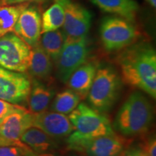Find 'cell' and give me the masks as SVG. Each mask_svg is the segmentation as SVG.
Segmentation results:
<instances>
[{
    "mask_svg": "<svg viewBox=\"0 0 156 156\" xmlns=\"http://www.w3.org/2000/svg\"><path fill=\"white\" fill-rule=\"evenodd\" d=\"M90 46L87 36L73 38L66 36L61 53L56 60L57 77L66 83L72 73L87 62Z\"/></svg>",
    "mask_w": 156,
    "mask_h": 156,
    "instance_id": "cell-6",
    "label": "cell"
},
{
    "mask_svg": "<svg viewBox=\"0 0 156 156\" xmlns=\"http://www.w3.org/2000/svg\"><path fill=\"white\" fill-rule=\"evenodd\" d=\"M140 33L134 23L119 16H107L101 20L100 37L107 51L124 49L133 44Z\"/></svg>",
    "mask_w": 156,
    "mask_h": 156,
    "instance_id": "cell-5",
    "label": "cell"
},
{
    "mask_svg": "<svg viewBox=\"0 0 156 156\" xmlns=\"http://www.w3.org/2000/svg\"><path fill=\"white\" fill-rule=\"evenodd\" d=\"M38 156H61L57 153H54L51 152H47V153H44L41 154H37Z\"/></svg>",
    "mask_w": 156,
    "mask_h": 156,
    "instance_id": "cell-29",
    "label": "cell"
},
{
    "mask_svg": "<svg viewBox=\"0 0 156 156\" xmlns=\"http://www.w3.org/2000/svg\"><path fill=\"white\" fill-rule=\"evenodd\" d=\"M73 156H79V155H73Z\"/></svg>",
    "mask_w": 156,
    "mask_h": 156,
    "instance_id": "cell-32",
    "label": "cell"
},
{
    "mask_svg": "<svg viewBox=\"0 0 156 156\" xmlns=\"http://www.w3.org/2000/svg\"><path fill=\"white\" fill-rule=\"evenodd\" d=\"M33 126L40 129L56 140L67 137L74 130L68 116L47 110L33 113Z\"/></svg>",
    "mask_w": 156,
    "mask_h": 156,
    "instance_id": "cell-11",
    "label": "cell"
},
{
    "mask_svg": "<svg viewBox=\"0 0 156 156\" xmlns=\"http://www.w3.org/2000/svg\"><path fill=\"white\" fill-rule=\"evenodd\" d=\"M31 78V87L28 104L31 113H39L47 110L53 100L56 91L53 87L45 85L38 80Z\"/></svg>",
    "mask_w": 156,
    "mask_h": 156,
    "instance_id": "cell-15",
    "label": "cell"
},
{
    "mask_svg": "<svg viewBox=\"0 0 156 156\" xmlns=\"http://www.w3.org/2000/svg\"><path fill=\"white\" fill-rule=\"evenodd\" d=\"M28 5L29 3H23L15 6L0 7V38L12 32L21 12Z\"/></svg>",
    "mask_w": 156,
    "mask_h": 156,
    "instance_id": "cell-22",
    "label": "cell"
},
{
    "mask_svg": "<svg viewBox=\"0 0 156 156\" xmlns=\"http://www.w3.org/2000/svg\"><path fill=\"white\" fill-rule=\"evenodd\" d=\"M122 80L112 66L98 67L87 98L90 106L101 113L108 112L118 101Z\"/></svg>",
    "mask_w": 156,
    "mask_h": 156,
    "instance_id": "cell-4",
    "label": "cell"
},
{
    "mask_svg": "<svg viewBox=\"0 0 156 156\" xmlns=\"http://www.w3.org/2000/svg\"><path fill=\"white\" fill-rule=\"evenodd\" d=\"M31 78L25 73H17L0 67V99L22 106L28 103Z\"/></svg>",
    "mask_w": 156,
    "mask_h": 156,
    "instance_id": "cell-8",
    "label": "cell"
},
{
    "mask_svg": "<svg viewBox=\"0 0 156 156\" xmlns=\"http://www.w3.org/2000/svg\"><path fill=\"white\" fill-rule=\"evenodd\" d=\"M66 35L63 30L48 31L41 35L40 44L51 60L56 62L63 48Z\"/></svg>",
    "mask_w": 156,
    "mask_h": 156,
    "instance_id": "cell-19",
    "label": "cell"
},
{
    "mask_svg": "<svg viewBox=\"0 0 156 156\" xmlns=\"http://www.w3.org/2000/svg\"><path fill=\"white\" fill-rule=\"evenodd\" d=\"M53 69L52 60L43 49L40 42L31 48L28 71L31 77L41 81L48 79Z\"/></svg>",
    "mask_w": 156,
    "mask_h": 156,
    "instance_id": "cell-16",
    "label": "cell"
},
{
    "mask_svg": "<svg viewBox=\"0 0 156 156\" xmlns=\"http://www.w3.org/2000/svg\"><path fill=\"white\" fill-rule=\"evenodd\" d=\"M153 120L151 103L141 92L135 91L123 103L112 127L125 136L141 135L150 129Z\"/></svg>",
    "mask_w": 156,
    "mask_h": 156,
    "instance_id": "cell-3",
    "label": "cell"
},
{
    "mask_svg": "<svg viewBox=\"0 0 156 156\" xmlns=\"http://www.w3.org/2000/svg\"><path fill=\"white\" fill-rule=\"evenodd\" d=\"M64 22V7L58 2L55 1L41 16V34L59 29Z\"/></svg>",
    "mask_w": 156,
    "mask_h": 156,
    "instance_id": "cell-21",
    "label": "cell"
},
{
    "mask_svg": "<svg viewBox=\"0 0 156 156\" xmlns=\"http://www.w3.org/2000/svg\"><path fill=\"white\" fill-rule=\"evenodd\" d=\"M122 81L156 98V53L147 43L133 44L118 58Z\"/></svg>",
    "mask_w": 156,
    "mask_h": 156,
    "instance_id": "cell-1",
    "label": "cell"
},
{
    "mask_svg": "<svg viewBox=\"0 0 156 156\" xmlns=\"http://www.w3.org/2000/svg\"><path fill=\"white\" fill-rule=\"evenodd\" d=\"M63 6V31L66 36L79 38L87 36L90 28L92 15L89 10L73 0H55Z\"/></svg>",
    "mask_w": 156,
    "mask_h": 156,
    "instance_id": "cell-9",
    "label": "cell"
},
{
    "mask_svg": "<svg viewBox=\"0 0 156 156\" xmlns=\"http://www.w3.org/2000/svg\"><path fill=\"white\" fill-rule=\"evenodd\" d=\"M81 98L71 89H66L54 95L50 110L63 114H69L77 108Z\"/></svg>",
    "mask_w": 156,
    "mask_h": 156,
    "instance_id": "cell-20",
    "label": "cell"
},
{
    "mask_svg": "<svg viewBox=\"0 0 156 156\" xmlns=\"http://www.w3.org/2000/svg\"><path fill=\"white\" fill-rule=\"evenodd\" d=\"M98 66L95 62H86L72 73L67 82L68 87L80 97L86 98L92 85Z\"/></svg>",
    "mask_w": 156,
    "mask_h": 156,
    "instance_id": "cell-14",
    "label": "cell"
},
{
    "mask_svg": "<svg viewBox=\"0 0 156 156\" xmlns=\"http://www.w3.org/2000/svg\"><path fill=\"white\" fill-rule=\"evenodd\" d=\"M25 108L22 106L12 104L0 99V124L10 114L19 111H22Z\"/></svg>",
    "mask_w": 156,
    "mask_h": 156,
    "instance_id": "cell-23",
    "label": "cell"
},
{
    "mask_svg": "<svg viewBox=\"0 0 156 156\" xmlns=\"http://www.w3.org/2000/svg\"><path fill=\"white\" fill-rule=\"evenodd\" d=\"M140 147L147 156H156V140L155 135H152L146 139Z\"/></svg>",
    "mask_w": 156,
    "mask_h": 156,
    "instance_id": "cell-25",
    "label": "cell"
},
{
    "mask_svg": "<svg viewBox=\"0 0 156 156\" xmlns=\"http://www.w3.org/2000/svg\"><path fill=\"white\" fill-rule=\"evenodd\" d=\"M23 156H38L36 153H35L33 151H28L27 153H25Z\"/></svg>",
    "mask_w": 156,
    "mask_h": 156,
    "instance_id": "cell-30",
    "label": "cell"
},
{
    "mask_svg": "<svg viewBox=\"0 0 156 156\" xmlns=\"http://www.w3.org/2000/svg\"><path fill=\"white\" fill-rule=\"evenodd\" d=\"M30 151L32 150L19 146H0V156H23Z\"/></svg>",
    "mask_w": 156,
    "mask_h": 156,
    "instance_id": "cell-24",
    "label": "cell"
},
{
    "mask_svg": "<svg viewBox=\"0 0 156 156\" xmlns=\"http://www.w3.org/2000/svg\"><path fill=\"white\" fill-rule=\"evenodd\" d=\"M12 32L30 48L38 44L41 35V15L38 7H25L19 15Z\"/></svg>",
    "mask_w": 156,
    "mask_h": 156,
    "instance_id": "cell-10",
    "label": "cell"
},
{
    "mask_svg": "<svg viewBox=\"0 0 156 156\" xmlns=\"http://www.w3.org/2000/svg\"><path fill=\"white\" fill-rule=\"evenodd\" d=\"M31 48L10 32L0 38V67L17 73L28 69Z\"/></svg>",
    "mask_w": 156,
    "mask_h": 156,
    "instance_id": "cell-7",
    "label": "cell"
},
{
    "mask_svg": "<svg viewBox=\"0 0 156 156\" xmlns=\"http://www.w3.org/2000/svg\"><path fill=\"white\" fill-rule=\"evenodd\" d=\"M9 145L17 146L15 143H13V142L8 141V140L4 139L3 137L0 136V146H9Z\"/></svg>",
    "mask_w": 156,
    "mask_h": 156,
    "instance_id": "cell-28",
    "label": "cell"
},
{
    "mask_svg": "<svg viewBox=\"0 0 156 156\" xmlns=\"http://www.w3.org/2000/svg\"><path fill=\"white\" fill-rule=\"evenodd\" d=\"M46 0H0V5L2 6H8L11 5H16V4H23V3H29L33 2H45Z\"/></svg>",
    "mask_w": 156,
    "mask_h": 156,
    "instance_id": "cell-27",
    "label": "cell"
},
{
    "mask_svg": "<svg viewBox=\"0 0 156 156\" xmlns=\"http://www.w3.org/2000/svg\"><path fill=\"white\" fill-rule=\"evenodd\" d=\"M125 148V140L114 133L84 142L76 151L86 156H119Z\"/></svg>",
    "mask_w": 156,
    "mask_h": 156,
    "instance_id": "cell-13",
    "label": "cell"
},
{
    "mask_svg": "<svg viewBox=\"0 0 156 156\" xmlns=\"http://www.w3.org/2000/svg\"><path fill=\"white\" fill-rule=\"evenodd\" d=\"M31 126H33V113L25 108L10 114L0 124V136L19 147L30 149L20 141V136Z\"/></svg>",
    "mask_w": 156,
    "mask_h": 156,
    "instance_id": "cell-12",
    "label": "cell"
},
{
    "mask_svg": "<svg viewBox=\"0 0 156 156\" xmlns=\"http://www.w3.org/2000/svg\"><path fill=\"white\" fill-rule=\"evenodd\" d=\"M20 141L36 154L51 152L58 147L56 139L35 126H31L22 134Z\"/></svg>",
    "mask_w": 156,
    "mask_h": 156,
    "instance_id": "cell-17",
    "label": "cell"
},
{
    "mask_svg": "<svg viewBox=\"0 0 156 156\" xmlns=\"http://www.w3.org/2000/svg\"><path fill=\"white\" fill-rule=\"evenodd\" d=\"M105 12L122 17L134 23L139 6L134 0H89Z\"/></svg>",
    "mask_w": 156,
    "mask_h": 156,
    "instance_id": "cell-18",
    "label": "cell"
},
{
    "mask_svg": "<svg viewBox=\"0 0 156 156\" xmlns=\"http://www.w3.org/2000/svg\"><path fill=\"white\" fill-rule=\"evenodd\" d=\"M74 130L67 136V147L75 151L84 142L101 136L114 134L110 121L103 113L86 103H80L69 114Z\"/></svg>",
    "mask_w": 156,
    "mask_h": 156,
    "instance_id": "cell-2",
    "label": "cell"
},
{
    "mask_svg": "<svg viewBox=\"0 0 156 156\" xmlns=\"http://www.w3.org/2000/svg\"><path fill=\"white\" fill-rule=\"evenodd\" d=\"M119 156H147L140 146L125 148Z\"/></svg>",
    "mask_w": 156,
    "mask_h": 156,
    "instance_id": "cell-26",
    "label": "cell"
},
{
    "mask_svg": "<svg viewBox=\"0 0 156 156\" xmlns=\"http://www.w3.org/2000/svg\"><path fill=\"white\" fill-rule=\"evenodd\" d=\"M146 1L154 8L156 7V0H146Z\"/></svg>",
    "mask_w": 156,
    "mask_h": 156,
    "instance_id": "cell-31",
    "label": "cell"
}]
</instances>
